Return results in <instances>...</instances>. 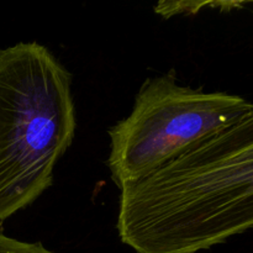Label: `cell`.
I'll list each match as a JSON object with an SVG mask.
<instances>
[{
  "instance_id": "277c9868",
  "label": "cell",
  "mask_w": 253,
  "mask_h": 253,
  "mask_svg": "<svg viewBox=\"0 0 253 253\" xmlns=\"http://www.w3.org/2000/svg\"><path fill=\"white\" fill-rule=\"evenodd\" d=\"M0 253H54L41 242H25L0 231Z\"/></svg>"
},
{
  "instance_id": "7a4b0ae2",
  "label": "cell",
  "mask_w": 253,
  "mask_h": 253,
  "mask_svg": "<svg viewBox=\"0 0 253 253\" xmlns=\"http://www.w3.org/2000/svg\"><path fill=\"white\" fill-rule=\"evenodd\" d=\"M72 76L47 47L0 49V221L39 199L73 142Z\"/></svg>"
},
{
  "instance_id": "6da1fadb",
  "label": "cell",
  "mask_w": 253,
  "mask_h": 253,
  "mask_svg": "<svg viewBox=\"0 0 253 253\" xmlns=\"http://www.w3.org/2000/svg\"><path fill=\"white\" fill-rule=\"evenodd\" d=\"M253 227V104L232 125L120 189L116 230L136 253H199Z\"/></svg>"
},
{
  "instance_id": "3957f363",
  "label": "cell",
  "mask_w": 253,
  "mask_h": 253,
  "mask_svg": "<svg viewBox=\"0 0 253 253\" xmlns=\"http://www.w3.org/2000/svg\"><path fill=\"white\" fill-rule=\"evenodd\" d=\"M251 106L239 95L180 85L173 71L148 78L131 113L108 131L111 179L121 189L148 177L232 125Z\"/></svg>"
}]
</instances>
